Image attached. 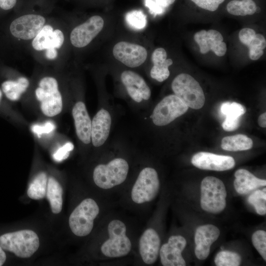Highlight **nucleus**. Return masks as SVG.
<instances>
[{
  "label": "nucleus",
  "mask_w": 266,
  "mask_h": 266,
  "mask_svg": "<svg viewBox=\"0 0 266 266\" xmlns=\"http://www.w3.org/2000/svg\"><path fill=\"white\" fill-rule=\"evenodd\" d=\"M65 42L61 28L47 23L38 34L31 40L33 52L41 55L45 61L53 62L58 58Z\"/></svg>",
  "instance_id": "1"
},
{
  "label": "nucleus",
  "mask_w": 266,
  "mask_h": 266,
  "mask_svg": "<svg viewBox=\"0 0 266 266\" xmlns=\"http://www.w3.org/2000/svg\"><path fill=\"white\" fill-rule=\"evenodd\" d=\"M0 246L17 257L27 258L31 257L39 246L37 234L30 230H22L4 233L0 236Z\"/></svg>",
  "instance_id": "2"
},
{
  "label": "nucleus",
  "mask_w": 266,
  "mask_h": 266,
  "mask_svg": "<svg viewBox=\"0 0 266 266\" xmlns=\"http://www.w3.org/2000/svg\"><path fill=\"white\" fill-rule=\"evenodd\" d=\"M35 96L44 115L52 117L61 112L63 109L62 96L58 81L55 77L46 76L41 78L35 90Z\"/></svg>",
  "instance_id": "3"
},
{
  "label": "nucleus",
  "mask_w": 266,
  "mask_h": 266,
  "mask_svg": "<svg viewBox=\"0 0 266 266\" xmlns=\"http://www.w3.org/2000/svg\"><path fill=\"white\" fill-rule=\"evenodd\" d=\"M200 206L211 213L221 212L226 207L227 192L222 180L214 176L204 177L200 186Z\"/></svg>",
  "instance_id": "4"
},
{
  "label": "nucleus",
  "mask_w": 266,
  "mask_h": 266,
  "mask_svg": "<svg viewBox=\"0 0 266 266\" xmlns=\"http://www.w3.org/2000/svg\"><path fill=\"white\" fill-rule=\"evenodd\" d=\"M171 88L174 95L188 107L199 109L205 102V96L199 83L190 75L182 73L172 81Z\"/></svg>",
  "instance_id": "5"
},
{
  "label": "nucleus",
  "mask_w": 266,
  "mask_h": 266,
  "mask_svg": "<svg viewBox=\"0 0 266 266\" xmlns=\"http://www.w3.org/2000/svg\"><path fill=\"white\" fill-rule=\"evenodd\" d=\"M129 169L128 163L125 159L115 158L107 164L96 166L93 172L94 181L101 189H111L126 180Z\"/></svg>",
  "instance_id": "6"
},
{
  "label": "nucleus",
  "mask_w": 266,
  "mask_h": 266,
  "mask_svg": "<svg viewBox=\"0 0 266 266\" xmlns=\"http://www.w3.org/2000/svg\"><path fill=\"white\" fill-rule=\"evenodd\" d=\"M100 212L97 202L92 199L82 200L73 210L69 217L71 232L78 236H85L92 231L94 220Z\"/></svg>",
  "instance_id": "7"
},
{
  "label": "nucleus",
  "mask_w": 266,
  "mask_h": 266,
  "mask_svg": "<svg viewBox=\"0 0 266 266\" xmlns=\"http://www.w3.org/2000/svg\"><path fill=\"white\" fill-rule=\"evenodd\" d=\"M109 238L101 247L102 253L109 258L126 256L132 248L130 239L126 235L125 224L119 220H113L107 227Z\"/></svg>",
  "instance_id": "8"
},
{
  "label": "nucleus",
  "mask_w": 266,
  "mask_h": 266,
  "mask_svg": "<svg viewBox=\"0 0 266 266\" xmlns=\"http://www.w3.org/2000/svg\"><path fill=\"white\" fill-rule=\"evenodd\" d=\"M159 188L160 181L156 170L145 167L140 172L132 188V199L138 204L150 201L157 196Z\"/></svg>",
  "instance_id": "9"
},
{
  "label": "nucleus",
  "mask_w": 266,
  "mask_h": 266,
  "mask_svg": "<svg viewBox=\"0 0 266 266\" xmlns=\"http://www.w3.org/2000/svg\"><path fill=\"white\" fill-rule=\"evenodd\" d=\"M47 23L45 17L37 14H27L15 19L10 24L12 35L21 41H31Z\"/></svg>",
  "instance_id": "10"
},
{
  "label": "nucleus",
  "mask_w": 266,
  "mask_h": 266,
  "mask_svg": "<svg viewBox=\"0 0 266 266\" xmlns=\"http://www.w3.org/2000/svg\"><path fill=\"white\" fill-rule=\"evenodd\" d=\"M189 107L175 95L165 97L155 106L151 118L156 126L166 125L185 114Z\"/></svg>",
  "instance_id": "11"
},
{
  "label": "nucleus",
  "mask_w": 266,
  "mask_h": 266,
  "mask_svg": "<svg viewBox=\"0 0 266 266\" xmlns=\"http://www.w3.org/2000/svg\"><path fill=\"white\" fill-rule=\"evenodd\" d=\"M104 24L101 16L98 15L91 16L71 31L69 40L71 45L77 48L87 46L102 31Z\"/></svg>",
  "instance_id": "12"
},
{
  "label": "nucleus",
  "mask_w": 266,
  "mask_h": 266,
  "mask_svg": "<svg viewBox=\"0 0 266 266\" xmlns=\"http://www.w3.org/2000/svg\"><path fill=\"white\" fill-rule=\"evenodd\" d=\"M114 58L130 67L142 65L147 57V51L142 46L127 41H120L113 47Z\"/></svg>",
  "instance_id": "13"
},
{
  "label": "nucleus",
  "mask_w": 266,
  "mask_h": 266,
  "mask_svg": "<svg viewBox=\"0 0 266 266\" xmlns=\"http://www.w3.org/2000/svg\"><path fill=\"white\" fill-rule=\"evenodd\" d=\"M187 242L181 235H172L168 242L163 244L160 249L161 262L164 266H185L186 262L182 252Z\"/></svg>",
  "instance_id": "14"
},
{
  "label": "nucleus",
  "mask_w": 266,
  "mask_h": 266,
  "mask_svg": "<svg viewBox=\"0 0 266 266\" xmlns=\"http://www.w3.org/2000/svg\"><path fill=\"white\" fill-rule=\"evenodd\" d=\"M196 167L204 170L225 171L233 168L235 164L234 159L229 156L200 152L195 154L191 160Z\"/></svg>",
  "instance_id": "15"
},
{
  "label": "nucleus",
  "mask_w": 266,
  "mask_h": 266,
  "mask_svg": "<svg viewBox=\"0 0 266 266\" xmlns=\"http://www.w3.org/2000/svg\"><path fill=\"white\" fill-rule=\"evenodd\" d=\"M194 39L199 45L200 52L202 54L211 50L216 55L221 57L226 53L227 45L223 42L221 33L216 30H201L194 34Z\"/></svg>",
  "instance_id": "16"
},
{
  "label": "nucleus",
  "mask_w": 266,
  "mask_h": 266,
  "mask_svg": "<svg viewBox=\"0 0 266 266\" xmlns=\"http://www.w3.org/2000/svg\"><path fill=\"white\" fill-rule=\"evenodd\" d=\"M220 232L212 224L199 226L195 234V255L198 259L205 260L209 255L210 246L218 238Z\"/></svg>",
  "instance_id": "17"
},
{
  "label": "nucleus",
  "mask_w": 266,
  "mask_h": 266,
  "mask_svg": "<svg viewBox=\"0 0 266 266\" xmlns=\"http://www.w3.org/2000/svg\"><path fill=\"white\" fill-rule=\"evenodd\" d=\"M122 82L130 97L137 102L142 100H148L151 96V90L144 79L132 70L124 71L121 75Z\"/></svg>",
  "instance_id": "18"
},
{
  "label": "nucleus",
  "mask_w": 266,
  "mask_h": 266,
  "mask_svg": "<svg viewBox=\"0 0 266 266\" xmlns=\"http://www.w3.org/2000/svg\"><path fill=\"white\" fill-rule=\"evenodd\" d=\"M160 245V237L155 230L149 228L144 232L139 241V251L145 264L151 265L156 261Z\"/></svg>",
  "instance_id": "19"
},
{
  "label": "nucleus",
  "mask_w": 266,
  "mask_h": 266,
  "mask_svg": "<svg viewBox=\"0 0 266 266\" xmlns=\"http://www.w3.org/2000/svg\"><path fill=\"white\" fill-rule=\"evenodd\" d=\"M72 114L77 137L83 143H90L92 121L85 103L80 101L77 102L72 108Z\"/></svg>",
  "instance_id": "20"
},
{
  "label": "nucleus",
  "mask_w": 266,
  "mask_h": 266,
  "mask_svg": "<svg viewBox=\"0 0 266 266\" xmlns=\"http://www.w3.org/2000/svg\"><path fill=\"white\" fill-rule=\"evenodd\" d=\"M111 118L105 109H100L92 121L91 138L95 147L102 145L107 139L110 129Z\"/></svg>",
  "instance_id": "21"
},
{
  "label": "nucleus",
  "mask_w": 266,
  "mask_h": 266,
  "mask_svg": "<svg viewBox=\"0 0 266 266\" xmlns=\"http://www.w3.org/2000/svg\"><path fill=\"white\" fill-rule=\"evenodd\" d=\"M153 64L150 71L151 77L159 82H163L169 76L168 67L173 64L171 59H167V53L163 48L156 49L152 54Z\"/></svg>",
  "instance_id": "22"
},
{
  "label": "nucleus",
  "mask_w": 266,
  "mask_h": 266,
  "mask_svg": "<svg viewBox=\"0 0 266 266\" xmlns=\"http://www.w3.org/2000/svg\"><path fill=\"white\" fill-rule=\"evenodd\" d=\"M234 187L241 195H246L262 186L266 185V181L256 177L248 170L239 169L234 173Z\"/></svg>",
  "instance_id": "23"
},
{
  "label": "nucleus",
  "mask_w": 266,
  "mask_h": 266,
  "mask_svg": "<svg viewBox=\"0 0 266 266\" xmlns=\"http://www.w3.org/2000/svg\"><path fill=\"white\" fill-rule=\"evenodd\" d=\"M246 110L242 104L235 102H223L220 107V111L226 116L222 124L223 129L227 132L236 130L240 126V118Z\"/></svg>",
  "instance_id": "24"
},
{
  "label": "nucleus",
  "mask_w": 266,
  "mask_h": 266,
  "mask_svg": "<svg viewBox=\"0 0 266 266\" xmlns=\"http://www.w3.org/2000/svg\"><path fill=\"white\" fill-rule=\"evenodd\" d=\"M29 79L25 76H20L15 80H7L1 84L2 93L11 101L18 100L29 87Z\"/></svg>",
  "instance_id": "25"
},
{
  "label": "nucleus",
  "mask_w": 266,
  "mask_h": 266,
  "mask_svg": "<svg viewBox=\"0 0 266 266\" xmlns=\"http://www.w3.org/2000/svg\"><path fill=\"white\" fill-rule=\"evenodd\" d=\"M63 193L62 187L58 181L53 177H49L46 195L51 211L54 214H58L62 211Z\"/></svg>",
  "instance_id": "26"
},
{
  "label": "nucleus",
  "mask_w": 266,
  "mask_h": 266,
  "mask_svg": "<svg viewBox=\"0 0 266 266\" xmlns=\"http://www.w3.org/2000/svg\"><path fill=\"white\" fill-rule=\"evenodd\" d=\"M221 148L227 151L247 150L253 146V141L246 135L238 134L224 137L221 141Z\"/></svg>",
  "instance_id": "27"
},
{
  "label": "nucleus",
  "mask_w": 266,
  "mask_h": 266,
  "mask_svg": "<svg viewBox=\"0 0 266 266\" xmlns=\"http://www.w3.org/2000/svg\"><path fill=\"white\" fill-rule=\"evenodd\" d=\"M48 178L44 172L38 173L30 183L27 190L28 197L33 200H40L46 194Z\"/></svg>",
  "instance_id": "28"
},
{
  "label": "nucleus",
  "mask_w": 266,
  "mask_h": 266,
  "mask_svg": "<svg viewBox=\"0 0 266 266\" xmlns=\"http://www.w3.org/2000/svg\"><path fill=\"white\" fill-rule=\"evenodd\" d=\"M228 12L235 16H246L254 14L257 10L253 0H232L227 5Z\"/></svg>",
  "instance_id": "29"
},
{
  "label": "nucleus",
  "mask_w": 266,
  "mask_h": 266,
  "mask_svg": "<svg viewBox=\"0 0 266 266\" xmlns=\"http://www.w3.org/2000/svg\"><path fill=\"white\" fill-rule=\"evenodd\" d=\"M241 262V257L238 254L228 250L220 251L214 259L217 266H238Z\"/></svg>",
  "instance_id": "30"
},
{
  "label": "nucleus",
  "mask_w": 266,
  "mask_h": 266,
  "mask_svg": "<svg viewBox=\"0 0 266 266\" xmlns=\"http://www.w3.org/2000/svg\"><path fill=\"white\" fill-rule=\"evenodd\" d=\"M248 201L254 207L258 214L265 215L266 214V189L254 191L249 196Z\"/></svg>",
  "instance_id": "31"
},
{
  "label": "nucleus",
  "mask_w": 266,
  "mask_h": 266,
  "mask_svg": "<svg viewBox=\"0 0 266 266\" xmlns=\"http://www.w3.org/2000/svg\"><path fill=\"white\" fill-rule=\"evenodd\" d=\"M249 48V57L252 60H257L264 54L266 47V40L263 35L256 33L254 38L247 46Z\"/></svg>",
  "instance_id": "32"
},
{
  "label": "nucleus",
  "mask_w": 266,
  "mask_h": 266,
  "mask_svg": "<svg viewBox=\"0 0 266 266\" xmlns=\"http://www.w3.org/2000/svg\"><path fill=\"white\" fill-rule=\"evenodd\" d=\"M125 20L130 27L136 30L143 29L147 24L146 16L140 10H133L127 13Z\"/></svg>",
  "instance_id": "33"
},
{
  "label": "nucleus",
  "mask_w": 266,
  "mask_h": 266,
  "mask_svg": "<svg viewBox=\"0 0 266 266\" xmlns=\"http://www.w3.org/2000/svg\"><path fill=\"white\" fill-rule=\"evenodd\" d=\"M176 0H144L145 6L152 14L162 13L165 9L173 4Z\"/></svg>",
  "instance_id": "34"
},
{
  "label": "nucleus",
  "mask_w": 266,
  "mask_h": 266,
  "mask_svg": "<svg viewBox=\"0 0 266 266\" xmlns=\"http://www.w3.org/2000/svg\"><path fill=\"white\" fill-rule=\"evenodd\" d=\"M253 245L265 261L266 260V233L263 230H258L252 235Z\"/></svg>",
  "instance_id": "35"
},
{
  "label": "nucleus",
  "mask_w": 266,
  "mask_h": 266,
  "mask_svg": "<svg viewBox=\"0 0 266 266\" xmlns=\"http://www.w3.org/2000/svg\"><path fill=\"white\" fill-rule=\"evenodd\" d=\"M199 7L209 11H215L225 0H190Z\"/></svg>",
  "instance_id": "36"
},
{
  "label": "nucleus",
  "mask_w": 266,
  "mask_h": 266,
  "mask_svg": "<svg viewBox=\"0 0 266 266\" xmlns=\"http://www.w3.org/2000/svg\"><path fill=\"white\" fill-rule=\"evenodd\" d=\"M256 33L251 28H245L241 29L239 33V38L241 43L247 46L254 38Z\"/></svg>",
  "instance_id": "37"
},
{
  "label": "nucleus",
  "mask_w": 266,
  "mask_h": 266,
  "mask_svg": "<svg viewBox=\"0 0 266 266\" xmlns=\"http://www.w3.org/2000/svg\"><path fill=\"white\" fill-rule=\"evenodd\" d=\"M73 149V144L71 142H67L55 152L53 155V157L56 161H62L68 157L69 152L72 150Z\"/></svg>",
  "instance_id": "38"
},
{
  "label": "nucleus",
  "mask_w": 266,
  "mask_h": 266,
  "mask_svg": "<svg viewBox=\"0 0 266 266\" xmlns=\"http://www.w3.org/2000/svg\"><path fill=\"white\" fill-rule=\"evenodd\" d=\"M17 0H0V7L3 10H9L14 7Z\"/></svg>",
  "instance_id": "39"
},
{
  "label": "nucleus",
  "mask_w": 266,
  "mask_h": 266,
  "mask_svg": "<svg viewBox=\"0 0 266 266\" xmlns=\"http://www.w3.org/2000/svg\"><path fill=\"white\" fill-rule=\"evenodd\" d=\"M44 127L35 126L34 127L33 130L37 133H49L52 130L53 128V125L51 123H48L47 125H45Z\"/></svg>",
  "instance_id": "40"
},
{
  "label": "nucleus",
  "mask_w": 266,
  "mask_h": 266,
  "mask_svg": "<svg viewBox=\"0 0 266 266\" xmlns=\"http://www.w3.org/2000/svg\"><path fill=\"white\" fill-rule=\"evenodd\" d=\"M259 125L263 128L266 127V113L264 112L260 115L258 120Z\"/></svg>",
  "instance_id": "41"
},
{
  "label": "nucleus",
  "mask_w": 266,
  "mask_h": 266,
  "mask_svg": "<svg viewBox=\"0 0 266 266\" xmlns=\"http://www.w3.org/2000/svg\"><path fill=\"white\" fill-rule=\"evenodd\" d=\"M6 259V254L3 250V249L0 246V266H2L4 263Z\"/></svg>",
  "instance_id": "42"
},
{
  "label": "nucleus",
  "mask_w": 266,
  "mask_h": 266,
  "mask_svg": "<svg viewBox=\"0 0 266 266\" xmlns=\"http://www.w3.org/2000/svg\"><path fill=\"white\" fill-rule=\"evenodd\" d=\"M2 92L1 91V89L0 88V104L1 103V100H2Z\"/></svg>",
  "instance_id": "43"
},
{
  "label": "nucleus",
  "mask_w": 266,
  "mask_h": 266,
  "mask_svg": "<svg viewBox=\"0 0 266 266\" xmlns=\"http://www.w3.org/2000/svg\"><path fill=\"white\" fill-rule=\"evenodd\" d=\"M102 1H103V2L104 3H109L110 1H111V0H101Z\"/></svg>",
  "instance_id": "44"
}]
</instances>
